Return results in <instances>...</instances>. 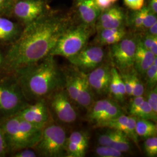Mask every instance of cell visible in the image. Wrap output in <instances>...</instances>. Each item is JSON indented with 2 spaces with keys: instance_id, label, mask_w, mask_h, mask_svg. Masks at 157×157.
Listing matches in <instances>:
<instances>
[{
  "instance_id": "cell-38",
  "label": "cell",
  "mask_w": 157,
  "mask_h": 157,
  "mask_svg": "<svg viewBox=\"0 0 157 157\" xmlns=\"http://www.w3.org/2000/svg\"><path fill=\"white\" fill-rule=\"evenodd\" d=\"M13 157H36L38 156L37 153L33 148H24L12 154Z\"/></svg>"
},
{
  "instance_id": "cell-35",
  "label": "cell",
  "mask_w": 157,
  "mask_h": 157,
  "mask_svg": "<svg viewBox=\"0 0 157 157\" xmlns=\"http://www.w3.org/2000/svg\"><path fill=\"white\" fill-rule=\"evenodd\" d=\"M145 100V97L142 96L138 97H132L130 101L129 102V105L128 108V111L129 115L134 116L135 113L139 109L141 105Z\"/></svg>"
},
{
  "instance_id": "cell-11",
  "label": "cell",
  "mask_w": 157,
  "mask_h": 157,
  "mask_svg": "<svg viewBox=\"0 0 157 157\" xmlns=\"http://www.w3.org/2000/svg\"><path fill=\"white\" fill-rule=\"evenodd\" d=\"M16 116L42 129L51 121L50 112L46 100L35 101L32 104L29 103Z\"/></svg>"
},
{
  "instance_id": "cell-9",
  "label": "cell",
  "mask_w": 157,
  "mask_h": 157,
  "mask_svg": "<svg viewBox=\"0 0 157 157\" xmlns=\"http://www.w3.org/2000/svg\"><path fill=\"white\" fill-rule=\"evenodd\" d=\"M48 11L46 0H17L10 14L26 26Z\"/></svg>"
},
{
  "instance_id": "cell-3",
  "label": "cell",
  "mask_w": 157,
  "mask_h": 157,
  "mask_svg": "<svg viewBox=\"0 0 157 157\" xmlns=\"http://www.w3.org/2000/svg\"><path fill=\"white\" fill-rule=\"evenodd\" d=\"M0 127L4 134L8 154L24 148H33L43 130L16 115L1 121Z\"/></svg>"
},
{
  "instance_id": "cell-16",
  "label": "cell",
  "mask_w": 157,
  "mask_h": 157,
  "mask_svg": "<svg viewBox=\"0 0 157 157\" xmlns=\"http://www.w3.org/2000/svg\"><path fill=\"white\" fill-rule=\"evenodd\" d=\"M90 137L82 130L74 131L67 137L66 156L67 157H84L88 149Z\"/></svg>"
},
{
  "instance_id": "cell-45",
  "label": "cell",
  "mask_w": 157,
  "mask_h": 157,
  "mask_svg": "<svg viewBox=\"0 0 157 157\" xmlns=\"http://www.w3.org/2000/svg\"><path fill=\"white\" fill-rule=\"evenodd\" d=\"M2 62H3V56H2L1 52H0V67H1V65L2 64Z\"/></svg>"
},
{
  "instance_id": "cell-42",
  "label": "cell",
  "mask_w": 157,
  "mask_h": 157,
  "mask_svg": "<svg viewBox=\"0 0 157 157\" xmlns=\"http://www.w3.org/2000/svg\"><path fill=\"white\" fill-rule=\"evenodd\" d=\"M94 2L101 11H104L109 8L113 4L111 0H94Z\"/></svg>"
},
{
  "instance_id": "cell-41",
  "label": "cell",
  "mask_w": 157,
  "mask_h": 157,
  "mask_svg": "<svg viewBox=\"0 0 157 157\" xmlns=\"http://www.w3.org/2000/svg\"><path fill=\"white\" fill-rule=\"evenodd\" d=\"M7 154H8V150L6 138L2 129L0 127V157H4Z\"/></svg>"
},
{
  "instance_id": "cell-4",
  "label": "cell",
  "mask_w": 157,
  "mask_h": 157,
  "mask_svg": "<svg viewBox=\"0 0 157 157\" xmlns=\"http://www.w3.org/2000/svg\"><path fill=\"white\" fill-rule=\"evenodd\" d=\"M95 28L79 23H72L62 34L49 55L67 59L75 56L87 44Z\"/></svg>"
},
{
  "instance_id": "cell-30",
  "label": "cell",
  "mask_w": 157,
  "mask_h": 157,
  "mask_svg": "<svg viewBox=\"0 0 157 157\" xmlns=\"http://www.w3.org/2000/svg\"><path fill=\"white\" fill-rule=\"evenodd\" d=\"M147 89H151L157 86V58L146 71L144 75Z\"/></svg>"
},
{
  "instance_id": "cell-39",
  "label": "cell",
  "mask_w": 157,
  "mask_h": 157,
  "mask_svg": "<svg viewBox=\"0 0 157 157\" xmlns=\"http://www.w3.org/2000/svg\"><path fill=\"white\" fill-rule=\"evenodd\" d=\"M145 0H124L125 6L132 11H138L141 10L144 4Z\"/></svg>"
},
{
  "instance_id": "cell-32",
  "label": "cell",
  "mask_w": 157,
  "mask_h": 157,
  "mask_svg": "<svg viewBox=\"0 0 157 157\" xmlns=\"http://www.w3.org/2000/svg\"><path fill=\"white\" fill-rule=\"evenodd\" d=\"M96 155L100 157H121L123 152L112 147L99 145L95 150Z\"/></svg>"
},
{
  "instance_id": "cell-19",
  "label": "cell",
  "mask_w": 157,
  "mask_h": 157,
  "mask_svg": "<svg viewBox=\"0 0 157 157\" xmlns=\"http://www.w3.org/2000/svg\"><path fill=\"white\" fill-rule=\"evenodd\" d=\"M138 37V36H137ZM157 58L151 52L142 45L138 39L136 51L133 68L140 76H144L146 71Z\"/></svg>"
},
{
  "instance_id": "cell-6",
  "label": "cell",
  "mask_w": 157,
  "mask_h": 157,
  "mask_svg": "<svg viewBox=\"0 0 157 157\" xmlns=\"http://www.w3.org/2000/svg\"><path fill=\"white\" fill-rule=\"evenodd\" d=\"M67 137L62 126L50 123L42 130L39 141L33 148L41 157H64Z\"/></svg>"
},
{
  "instance_id": "cell-23",
  "label": "cell",
  "mask_w": 157,
  "mask_h": 157,
  "mask_svg": "<svg viewBox=\"0 0 157 157\" xmlns=\"http://www.w3.org/2000/svg\"><path fill=\"white\" fill-rule=\"evenodd\" d=\"M63 71L65 76V89L72 101L76 104L78 95V71L74 67L73 69Z\"/></svg>"
},
{
  "instance_id": "cell-10",
  "label": "cell",
  "mask_w": 157,
  "mask_h": 157,
  "mask_svg": "<svg viewBox=\"0 0 157 157\" xmlns=\"http://www.w3.org/2000/svg\"><path fill=\"white\" fill-rule=\"evenodd\" d=\"M51 109L62 123L72 124L78 118V113L65 89L58 90L48 98Z\"/></svg>"
},
{
  "instance_id": "cell-37",
  "label": "cell",
  "mask_w": 157,
  "mask_h": 157,
  "mask_svg": "<svg viewBox=\"0 0 157 157\" xmlns=\"http://www.w3.org/2000/svg\"><path fill=\"white\" fill-rule=\"evenodd\" d=\"M146 101L151 107L154 112L157 113V86L151 89H147Z\"/></svg>"
},
{
  "instance_id": "cell-47",
  "label": "cell",
  "mask_w": 157,
  "mask_h": 157,
  "mask_svg": "<svg viewBox=\"0 0 157 157\" xmlns=\"http://www.w3.org/2000/svg\"><path fill=\"white\" fill-rule=\"evenodd\" d=\"M16 1H17V0H13V3H14V2H15Z\"/></svg>"
},
{
  "instance_id": "cell-33",
  "label": "cell",
  "mask_w": 157,
  "mask_h": 157,
  "mask_svg": "<svg viewBox=\"0 0 157 157\" xmlns=\"http://www.w3.org/2000/svg\"><path fill=\"white\" fill-rule=\"evenodd\" d=\"M144 151L148 157L157 156V137L153 136L145 139L143 144Z\"/></svg>"
},
{
  "instance_id": "cell-13",
  "label": "cell",
  "mask_w": 157,
  "mask_h": 157,
  "mask_svg": "<svg viewBox=\"0 0 157 157\" xmlns=\"http://www.w3.org/2000/svg\"><path fill=\"white\" fill-rule=\"evenodd\" d=\"M128 26V15L119 6H112L101 12L95 23L96 31L102 29L119 28Z\"/></svg>"
},
{
  "instance_id": "cell-46",
  "label": "cell",
  "mask_w": 157,
  "mask_h": 157,
  "mask_svg": "<svg viewBox=\"0 0 157 157\" xmlns=\"http://www.w3.org/2000/svg\"><path fill=\"white\" fill-rule=\"evenodd\" d=\"M112 1V4H114L115 2H116L118 0H111Z\"/></svg>"
},
{
  "instance_id": "cell-44",
  "label": "cell",
  "mask_w": 157,
  "mask_h": 157,
  "mask_svg": "<svg viewBox=\"0 0 157 157\" xmlns=\"http://www.w3.org/2000/svg\"><path fill=\"white\" fill-rule=\"evenodd\" d=\"M151 11L154 13H157V0H150L149 6H147Z\"/></svg>"
},
{
  "instance_id": "cell-21",
  "label": "cell",
  "mask_w": 157,
  "mask_h": 157,
  "mask_svg": "<svg viewBox=\"0 0 157 157\" xmlns=\"http://www.w3.org/2000/svg\"><path fill=\"white\" fill-rule=\"evenodd\" d=\"M109 95L120 105L124 104L127 97L123 80L118 69L113 65L111 68V80L109 85Z\"/></svg>"
},
{
  "instance_id": "cell-27",
  "label": "cell",
  "mask_w": 157,
  "mask_h": 157,
  "mask_svg": "<svg viewBox=\"0 0 157 157\" xmlns=\"http://www.w3.org/2000/svg\"><path fill=\"white\" fill-rule=\"evenodd\" d=\"M133 117L137 118L148 119L154 122H157V113L154 112L151 107L146 101V98L139 109L135 113Z\"/></svg>"
},
{
  "instance_id": "cell-2",
  "label": "cell",
  "mask_w": 157,
  "mask_h": 157,
  "mask_svg": "<svg viewBox=\"0 0 157 157\" xmlns=\"http://www.w3.org/2000/svg\"><path fill=\"white\" fill-rule=\"evenodd\" d=\"M54 57L48 55L14 74L28 102L47 100L57 91L65 89L63 71Z\"/></svg>"
},
{
  "instance_id": "cell-8",
  "label": "cell",
  "mask_w": 157,
  "mask_h": 157,
  "mask_svg": "<svg viewBox=\"0 0 157 157\" xmlns=\"http://www.w3.org/2000/svg\"><path fill=\"white\" fill-rule=\"evenodd\" d=\"M105 52L98 44L84 47L78 53L67 58L71 65L78 71L88 73L104 62Z\"/></svg>"
},
{
  "instance_id": "cell-43",
  "label": "cell",
  "mask_w": 157,
  "mask_h": 157,
  "mask_svg": "<svg viewBox=\"0 0 157 157\" xmlns=\"http://www.w3.org/2000/svg\"><path fill=\"white\" fill-rule=\"evenodd\" d=\"M144 33L153 36H157V22L154 23Z\"/></svg>"
},
{
  "instance_id": "cell-29",
  "label": "cell",
  "mask_w": 157,
  "mask_h": 157,
  "mask_svg": "<svg viewBox=\"0 0 157 157\" xmlns=\"http://www.w3.org/2000/svg\"><path fill=\"white\" fill-rule=\"evenodd\" d=\"M124 113V111L121 105L118 103V102L114 101L112 104L107 108V110L105 111V112H104V113L101 117V118L100 119L98 122L95 124L104 122V121H107L113 118H117Z\"/></svg>"
},
{
  "instance_id": "cell-26",
  "label": "cell",
  "mask_w": 157,
  "mask_h": 157,
  "mask_svg": "<svg viewBox=\"0 0 157 157\" xmlns=\"http://www.w3.org/2000/svg\"><path fill=\"white\" fill-rule=\"evenodd\" d=\"M144 6L138 11H133L130 15L128 16V26H129L135 33H139L142 31L143 21L144 15Z\"/></svg>"
},
{
  "instance_id": "cell-5",
  "label": "cell",
  "mask_w": 157,
  "mask_h": 157,
  "mask_svg": "<svg viewBox=\"0 0 157 157\" xmlns=\"http://www.w3.org/2000/svg\"><path fill=\"white\" fill-rule=\"evenodd\" d=\"M5 74L0 77V121L16 115L29 103L16 76L13 74Z\"/></svg>"
},
{
  "instance_id": "cell-17",
  "label": "cell",
  "mask_w": 157,
  "mask_h": 157,
  "mask_svg": "<svg viewBox=\"0 0 157 157\" xmlns=\"http://www.w3.org/2000/svg\"><path fill=\"white\" fill-rule=\"evenodd\" d=\"M76 7L80 23L95 28V23L102 11L94 0H76Z\"/></svg>"
},
{
  "instance_id": "cell-15",
  "label": "cell",
  "mask_w": 157,
  "mask_h": 157,
  "mask_svg": "<svg viewBox=\"0 0 157 157\" xmlns=\"http://www.w3.org/2000/svg\"><path fill=\"white\" fill-rule=\"evenodd\" d=\"M97 142L99 145L110 146L123 153L132 149L130 139L124 132L115 129L108 128L105 133L98 136Z\"/></svg>"
},
{
  "instance_id": "cell-1",
  "label": "cell",
  "mask_w": 157,
  "mask_h": 157,
  "mask_svg": "<svg viewBox=\"0 0 157 157\" xmlns=\"http://www.w3.org/2000/svg\"><path fill=\"white\" fill-rule=\"evenodd\" d=\"M72 23L69 16L48 11L25 26L3 56V72L14 75L49 55L62 34Z\"/></svg>"
},
{
  "instance_id": "cell-34",
  "label": "cell",
  "mask_w": 157,
  "mask_h": 157,
  "mask_svg": "<svg viewBox=\"0 0 157 157\" xmlns=\"http://www.w3.org/2000/svg\"><path fill=\"white\" fill-rule=\"evenodd\" d=\"M144 15L143 21L142 31L141 33L145 32L154 23L157 22V14L151 11L147 6H144Z\"/></svg>"
},
{
  "instance_id": "cell-40",
  "label": "cell",
  "mask_w": 157,
  "mask_h": 157,
  "mask_svg": "<svg viewBox=\"0 0 157 157\" xmlns=\"http://www.w3.org/2000/svg\"><path fill=\"white\" fill-rule=\"evenodd\" d=\"M13 0H0V15L10 14Z\"/></svg>"
},
{
  "instance_id": "cell-7",
  "label": "cell",
  "mask_w": 157,
  "mask_h": 157,
  "mask_svg": "<svg viewBox=\"0 0 157 157\" xmlns=\"http://www.w3.org/2000/svg\"><path fill=\"white\" fill-rule=\"evenodd\" d=\"M137 43V34L128 33L117 43L111 45L112 65L119 72H128L133 68Z\"/></svg>"
},
{
  "instance_id": "cell-31",
  "label": "cell",
  "mask_w": 157,
  "mask_h": 157,
  "mask_svg": "<svg viewBox=\"0 0 157 157\" xmlns=\"http://www.w3.org/2000/svg\"><path fill=\"white\" fill-rule=\"evenodd\" d=\"M130 72H131L132 83H133L132 97H138V96L144 95L145 90H146L145 86H144V83L141 79L140 76L136 72L134 68H133L131 70Z\"/></svg>"
},
{
  "instance_id": "cell-22",
  "label": "cell",
  "mask_w": 157,
  "mask_h": 157,
  "mask_svg": "<svg viewBox=\"0 0 157 157\" xmlns=\"http://www.w3.org/2000/svg\"><path fill=\"white\" fill-rule=\"evenodd\" d=\"M22 29L16 23L0 17V43H12L19 36Z\"/></svg>"
},
{
  "instance_id": "cell-20",
  "label": "cell",
  "mask_w": 157,
  "mask_h": 157,
  "mask_svg": "<svg viewBox=\"0 0 157 157\" xmlns=\"http://www.w3.org/2000/svg\"><path fill=\"white\" fill-rule=\"evenodd\" d=\"M95 44L111 45L117 43L128 33L126 27L119 28L102 29L97 31Z\"/></svg>"
},
{
  "instance_id": "cell-14",
  "label": "cell",
  "mask_w": 157,
  "mask_h": 157,
  "mask_svg": "<svg viewBox=\"0 0 157 157\" xmlns=\"http://www.w3.org/2000/svg\"><path fill=\"white\" fill-rule=\"evenodd\" d=\"M136 117L124 113L117 118L96 124L94 126L97 128H105L120 130L139 147V137L136 132Z\"/></svg>"
},
{
  "instance_id": "cell-36",
  "label": "cell",
  "mask_w": 157,
  "mask_h": 157,
  "mask_svg": "<svg viewBox=\"0 0 157 157\" xmlns=\"http://www.w3.org/2000/svg\"><path fill=\"white\" fill-rule=\"evenodd\" d=\"M132 70V69H131ZM130 71L125 72H119L123 80L124 85L125 87L126 96L128 97H132V91H133V83H132V78Z\"/></svg>"
},
{
  "instance_id": "cell-18",
  "label": "cell",
  "mask_w": 157,
  "mask_h": 157,
  "mask_svg": "<svg viewBox=\"0 0 157 157\" xmlns=\"http://www.w3.org/2000/svg\"><path fill=\"white\" fill-rule=\"evenodd\" d=\"M78 95L76 104L88 111L94 102V93L89 84L86 73L78 71Z\"/></svg>"
},
{
  "instance_id": "cell-28",
  "label": "cell",
  "mask_w": 157,
  "mask_h": 157,
  "mask_svg": "<svg viewBox=\"0 0 157 157\" xmlns=\"http://www.w3.org/2000/svg\"><path fill=\"white\" fill-rule=\"evenodd\" d=\"M137 36L141 44L155 56H157V36H151L146 33L137 34Z\"/></svg>"
},
{
  "instance_id": "cell-24",
  "label": "cell",
  "mask_w": 157,
  "mask_h": 157,
  "mask_svg": "<svg viewBox=\"0 0 157 157\" xmlns=\"http://www.w3.org/2000/svg\"><path fill=\"white\" fill-rule=\"evenodd\" d=\"M115 101L112 98H103L94 101L92 106L88 110L87 119L95 124L103 115L107 108Z\"/></svg>"
},
{
  "instance_id": "cell-25",
  "label": "cell",
  "mask_w": 157,
  "mask_h": 157,
  "mask_svg": "<svg viewBox=\"0 0 157 157\" xmlns=\"http://www.w3.org/2000/svg\"><path fill=\"white\" fill-rule=\"evenodd\" d=\"M136 132L138 137L144 139L153 136H157V126L156 122L148 119L137 118Z\"/></svg>"
},
{
  "instance_id": "cell-12",
  "label": "cell",
  "mask_w": 157,
  "mask_h": 157,
  "mask_svg": "<svg viewBox=\"0 0 157 157\" xmlns=\"http://www.w3.org/2000/svg\"><path fill=\"white\" fill-rule=\"evenodd\" d=\"M112 67V64L108 62H102L94 70L86 73L90 86L96 95H109Z\"/></svg>"
}]
</instances>
